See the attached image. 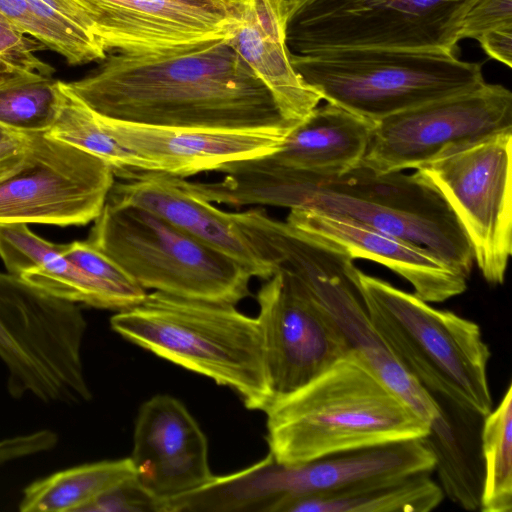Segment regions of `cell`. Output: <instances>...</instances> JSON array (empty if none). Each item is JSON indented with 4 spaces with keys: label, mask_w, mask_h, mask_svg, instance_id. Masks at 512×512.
Wrapping results in <instances>:
<instances>
[{
    "label": "cell",
    "mask_w": 512,
    "mask_h": 512,
    "mask_svg": "<svg viewBox=\"0 0 512 512\" xmlns=\"http://www.w3.org/2000/svg\"><path fill=\"white\" fill-rule=\"evenodd\" d=\"M65 87L98 115L167 128L278 130L271 91L228 39L158 53H110Z\"/></svg>",
    "instance_id": "1"
},
{
    "label": "cell",
    "mask_w": 512,
    "mask_h": 512,
    "mask_svg": "<svg viewBox=\"0 0 512 512\" xmlns=\"http://www.w3.org/2000/svg\"><path fill=\"white\" fill-rule=\"evenodd\" d=\"M205 185L208 201L231 206L268 205L346 218L425 247L467 278L474 262L454 213L418 171L377 174L362 165L338 176L286 167L271 155L222 167Z\"/></svg>",
    "instance_id": "2"
},
{
    "label": "cell",
    "mask_w": 512,
    "mask_h": 512,
    "mask_svg": "<svg viewBox=\"0 0 512 512\" xmlns=\"http://www.w3.org/2000/svg\"><path fill=\"white\" fill-rule=\"evenodd\" d=\"M264 412L269 452L286 465L423 438L429 431L354 349Z\"/></svg>",
    "instance_id": "3"
},
{
    "label": "cell",
    "mask_w": 512,
    "mask_h": 512,
    "mask_svg": "<svg viewBox=\"0 0 512 512\" xmlns=\"http://www.w3.org/2000/svg\"><path fill=\"white\" fill-rule=\"evenodd\" d=\"M110 325L130 342L231 388L248 409L268 407L260 323L235 305L154 291L114 314Z\"/></svg>",
    "instance_id": "4"
},
{
    "label": "cell",
    "mask_w": 512,
    "mask_h": 512,
    "mask_svg": "<svg viewBox=\"0 0 512 512\" xmlns=\"http://www.w3.org/2000/svg\"><path fill=\"white\" fill-rule=\"evenodd\" d=\"M354 277L373 329L402 367L432 395L488 415L491 353L479 325L357 267Z\"/></svg>",
    "instance_id": "5"
},
{
    "label": "cell",
    "mask_w": 512,
    "mask_h": 512,
    "mask_svg": "<svg viewBox=\"0 0 512 512\" xmlns=\"http://www.w3.org/2000/svg\"><path fill=\"white\" fill-rule=\"evenodd\" d=\"M290 59L322 100L374 123L485 83L481 63L441 52L354 48Z\"/></svg>",
    "instance_id": "6"
},
{
    "label": "cell",
    "mask_w": 512,
    "mask_h": 512,
    "mask_svg": "<svg viewBox=\"0 0 512 512\" xmlns=\"http://www.w3.org/2000/svg\"><path fill=\"white\" fill-rule=\"evenodd\" d=\"M87 240L145 290L233 305L250 295L241 264L142 207L106 200Z\"/></svg>",
    "instance_id": "7"
},
{
    "label": "cell",
    "mask_w": 512,
    "mask_h": 512,
    "mask_svg": "<svg viewBox=\"0 0 512 512\" xmlns=\"http://www.w3.org/2000/svg\"><path fill=\"white\" fill-rule=\"evenodd\" d=\"M87 322L78 304L0 272V359L19 400L75 405L92 393L82 361Z\"/></svg>",
    "instance_id": "8"
},
{
    "label": "cell",
    "mask_w": 512,
    "mask_h": 512,
    "mask_svg": "<svg viewBox=\"0 0 512 512\" xmlns=\"http://www.w3.org/2000/svg\"><path fill=\"white\" fill-rule=\"evenodd\" d=\"M476 0H287L292 54L354 48L457 55L464 16Z\"/></svg>",
    "instance_id": "9"
},
{
    "label": "cell",
    "mask_w": 512,
    "mask_h": 512,
    "mask_svg": "<svg viewBox=\"0 0 512 512\" xmlns=\"http://www.w3.org/2000/svg\"><path fill=\"white\" fill-rule=\"evenodd\" d=\"M258 255L275 270L291 272L338 324L381 380L404 400L418 381L391 354L372 327L360 295L353 259L342 251L292 228L286 221L254 208L231 213Z\"/></svg>",
    "instance_id": "10"
},
{
    "label": "cell",
    "mask_w": 512,
    "mask_h": 512,
    "mask_svg": "<svg viewBox=\"0 0 512 512\" xmlns=\"http://www.w3.org/2000/svg\"><path fill=\"white\" fill-rule=\"evenodd\" d=\"M512 129L461 147L417 169L446 201L492 285L512 255Z\"/></svg>",
    "instance_id": "11"
},
{
    "label": "cell",
    "mask_w": 512,
    "mask_h": 512,
    "mask_svg": "<svg viewBox=\"0 0 512 512\" xmlns=\"http://www.w3.org/2000/svg\"><path fill=\"white\" fill-rule=\"evenodd\" d=\"M512 129V93L481 86L390 115L375 124L360 165L377 173L419 169L461 147Z\"/></svg>",
    "instance_id": "12"
},
{
    "label": "cell",
    "mask_w": 512,
    "mask_h": 512,
    "mask_svg": "<svg viewBox=\"0 0 512 512\" xmlns=\"http://www.w3.org/2000/svg\"><path fill=\"white\" fill-rule=\"evenodd\" d=\"M21 164L0 181V223L84 226L115 183L102 159L44 133L26 134Z\"/></svg>",
    "instance_id": "13"
},
{
    "label": "cell",
    "mask_w": 512,
    "mask_h": 512,
    "mask_svg": "<svg viewBox=\"0 0 512 512\" xmlns=\"http://www.w3.org/2000/svg\"><path fill=\"white\" fill-rule=\"evenodd\" d=\"M257 301L269 405L353 350L334 319L288 270L278 268L266 279Z\"/></svg>",
    "instance_id": "14"
},
{
    "label": "cell",
    "mask_w": 512,
    "mask_h": 512,
    "mask_svg": "<svg viewBox=\"0 0 512 512\" xmlns=\"http://www.w3.org/2000/svg\"><path fill=\"white\" fill-rule=\"evenodd\" d=\"M435 458L423 438L383 444L286 465L269 453L246 468L243 490L266 512H278L289 500L330 497L364 486L432 472Z\"/></svg>",
    "instance_id": "15"
},
{
    "label": "cell",
    "mask_w": 512,
    "mask_h": 512,
    "mask_svg": "<svg viewBox=\"0 0 512 512\" xmlns=\"http://www.w3.org/2000/svg\"><path fill=\"white\" fill-rule=\"evenodd\" d=\"M108 54L158 53L229 39L236 0H75Z\"/></svg>",
    "instance_id": "16"
},
{
    "label": "cell",
    "mask_w": 512,
    "mask_h": 512,
    "mask_svg": "<svg viewBox=\"0 0 512 512\" xmlns=\"http://www.w3.org/2000/svg\"><path fill=\"white\" fill-rule=\"evenodd\" d=\"M135 477L161 506L192 492L214 476L207 438L184 404L158 394L138 412L129 457Z\"/></svg>",
    "instance_id": "17"
},
{
    "label": "cell",
    "mask_w": 512,
    "mask_h": 512,
    "mask_svg": "<svg viewBox=\"0 0 512 512\" xmlns=\"http://www.w3.org/2000/svg\"><path fill=\"white\" fill-rule=\"evenodd\" d=\"M102 127L128 151L148 161L153 172L185 178L277 152L289 129L221 130L129 124L102 117Z\"/></svg>",
    "instance_id": "18"
},
{
    "label": "cell",
    "mask_w": 512,
    "mask_h": 512,
    "mask_svg": "<svg viewBox=\"0 0 512 512\" xmlns=\"http://www.w3.org/2000/svg\"><path fill=\"white\" fill-rule=\"evenodd\" d=\"M286 222L298 232L348 255L379 263L408 281L414 294L443 302L462 294L468 278L429 249L361 223L307 209H291Z\"/></svg>",
    "instance_id": "19"
},
{
    "label": "cell",
    "mask_w": 512,
    "mask_h": 512,
    "mask_svg": "<svg viewBox=\"0 0 512 512\" xmlns=\"http://www.w3.org/2000/svg\"><path fill=\"white\" fill-rule=\"evenodd\" d=\"M107 200L150 210L197 240L233 258L252 277L266 280L275 272L255 251L231 213L187 191L179 183L178 177L160 172H143L127 182H115Z\"/></svg>",
    "instance_id": "20"
},
{
    "label": "cell",
    "mask_w": 512,
    "mask_h": 512,
    "mask_svg": "<svg viewBox=\"0 0 512 512\" xmlns=\"http://www.w3.org/2000/svg\"><path fill=\"white\" fill-rule=\"evenodd\" d=\"M236 7L239 23L229 43L269 88L284 118L301 122L322 97L291 63L287 0H236Z\"/></svg>",
    "instance_id": "21"
},
{
    "label": "cell",
    "mask_w": 512,
    "mask_h": 512,
    "mask_svg": "<svg viewBox=\"0 0 512 512\" xmlns=\"http://www.w3.org/2000/svg\"><path fill=\"white\" fill-rule=\"evenodd\" d=\"M375 124L326 102L297 123L271 157L292 169L322 176L342 175L361 164Z\"/></svg>",
    "instance_id": "22"
},
{
    "label": "cell",
    "mask_w": 512,
    "mask_h": 512,
    "mask_svg": "<svg viewBox=\"0 0 512 512\" xmlns=\"http://www.w3.org/2000/svg\"><path fill=\"white\" fill-rule=\"evenodd\" d=\"M432 396L439 405V413L430 422L423 440L434 455L439 485L461 508L478 510L483 485V417L462 410L442 397Z\"/></svg>",
    "instance_id": "23"
},
{
    "label": "cell",
    "mask_w": 512,
    "mask_h": 512,
    "mask_svg": "<svg viewBox=\"0 0 512 512\" xmlns=\"http://www.w3.org/2000/svg\"><path fill=\"white\" fill-rule=\"evenodd\" d=\"M443 497L430 472H422L330 497L292 499L278 512H429Z\"/></svg>",
    "instance_id": "24"
},
{
    "label": "cell",
    "mask_w": 512,
    "mask_h": 512,
    "mask_svg": "<svg viewBox=\"0 0 512 512\" xmlns=\"http://www.w3.org/2000/svg\"><path fill=\"white\" fill-rule=\"evenodd\" d=\"M130 458L103 460L57 471L23 490L22 512H82L101 494L134 477Z\"/></svg>",
    "instance_id": "25"
},
{
    "label": "cell",
    "mask_w": 512,
    "mask_h": 512,
    "mask_svg": "<svg viewBox=\"0 0 512 512\" xmlns=\"http://www.w3.org/2000/svg\"><path fill=\"white\" fill-rule=\"evenodd\" d=\"M62 104L52 128L45 135L69 143L105 161L115 176L135 179L142 172H153L152 165L114 139L88 106L69 91L63 81Z\"/></svg>",
    "instance_id": "26"
},
{
    "label": "cell",
    "mask_w": 512,
    "mask_h": 512,
    "mask_svg": "<svg viewBox=\"0 0 512 512\" xmlns=\"http://www.w3.org/2000/svg\"><path fill=\"white\" fill-rule=\"evenodd\" d=\"M0 15L20 32L60 54L72 66L101 62L103 48L41 0H0Z\"/></svg>",
    "instance_id": "27"
},
{
    "label": "cell",
    "mask_w": 512,
    "mask_h": 512,
    "mask_svg": "<svg viewBox=\"0 0 512 512\" xmlns=\"http://www.w3.org/2000/svg\"><path fill=\"white\" fill-rule=\"evenodd\" d=\"M62 104L60 80L37 73L0 78V126L19 134L46 133Z\"/></svg>",
    "instance_id": "28"
},
{
    "label": "cell",
    "mask_w": 512,
    "mask_h": 512,
    "mask_svg": "<svg viewBox=\"0 0 512 512\" xmlns=\"http://www.w3.org/2000/svg\"><path fill=\"white\" fill-rule=\"evenodd\" d=\"M483 485L482 512L512 510V385H508L495 409L481 427Z\"/></svg>",
    "instance_id": "29"
},
{
    "label": "cell",
    "mask_w": 512,
    "mask_h": 512,
    "mask_svg": "<svg viewBox=\"0 0 512 512\" xmlns=\"http://www.w3.org/2000/svg\"><path fill=\"white\" fill-rule=\"evenodd\" d=\"M46 48L0 18V78L21 73H37L52 77L55 69L35 53Z\"/></svg>",
    "instance_id": "30"
},
{
    "label": "cell",
    "mask_w": 512,
    "mask_h": 512,
    "mask_svg": "<svg viewBox=\"0 0 512 512\" xmlns=\"http://www.w3.org/2000/svg\"><path fill=\"white\" fill-rule=\"evenodd\" d=\"M82 512H161V506L134 476L105 491Z\"/></svg>",
    "instance_id": "31"
},
{
    "label": "cell",
    "mask_w": 512,
    "mask_h": 512,
    "mask_svg": "<svg viewBox=\"0 0 512 512\" xmlns=\"http://www.w3.org/2000/svg\"><path fill=\"white\" fill-rule=\"evenodd\" d=\"M512 26V0H476L466 12L460 40H477L482 34Z\"/></svg>",
    "instance_id": "32"
},
{
    "label": "cell",
    "mask_w": 512,
    "mask_h": 512,
    "mask_svg": "<svg viewBox=\"0 0 512 512\" xmlns=\"http://www.w3.org/2000/svg\"><path fill=\"white\" fill-rule=\"evenodd\" d=\"M58 434L50 429H42L27 434L0 440V465L54 449L58 444Z\"/></svg>",
    "instance_id": "33"
},
{
    "label": "cell",
    "mask_w": 512,
    "mask_h": 512,
    "mask_svg": "<svg viewBox=\"0 0 512 512\" xmlns=\"http://www.w3.org/2000/svg\"><path fill=\"white\" fill-rule=\"evenodd\" d=\"M477 41L490 58L511 68L512 26L488 31L479 36Z\"/></svg>",
    "instance_id": "34"
},
{
    "label": "cell",
    "mask_w": 512,
    "mask_h": 512,
    "mask_svg": "<svg viewBox=\"0 0 512 512\" xmlns=\"http://www.w3.org/2000/svg\"><path fill=\"white\" fill-rule=\"evenodd\" d=\"M27 135L0 143V181L9 176L23 161Z\"/></svg>",
    "instance_id": "35"
},
{
    "label": "cell",
    "mask_w": 512,
    "mask_h": 512,
    "mask_svg": "<svg viewBox=\"0 0 512 512\" xmlns=\"http://www.w3.org/2000/svg\"><path fill=\"white\" fill-rule=\"evenodd\" d=\"M24 134L15 133L0 126V143L21 137Z\"/></svg>",
    "instance_id": "36"
},
{
    "label": "cell",
    "mask_w": 512,
    "mask_h": 512,
    "mask_svg": "<svg viewBox=\"0 0 512 512\" xmlns=\"http://www.w3.org/2000/svg\"><path fill=\"white\" fill-rule=\"evenodd\" d=\"M0 18H3L1 15H0ZM4 19V18H3ZM5 20V19H4Z\"/></svg>",
    "instance_id": "37"
}]
</instances>
